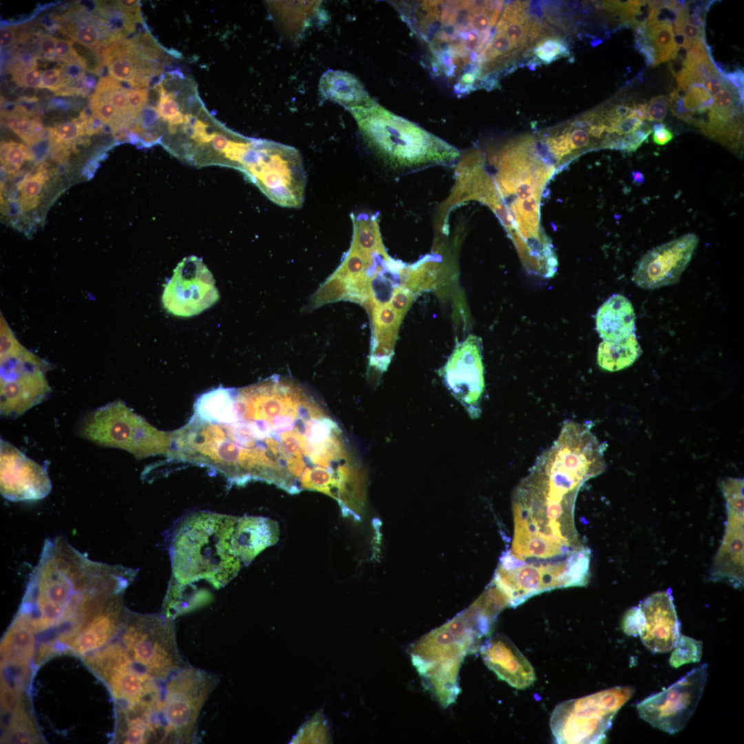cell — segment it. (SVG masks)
Masks as SVG:
<instances>
[{"instance_id":"836d02e7","label":"cell","mask_w":744,"mask_h":744,"mask_svg":"<svg viewBox=\"0 0 744 744\" xmlns=\"http://www.w3.org/2000/svg\"><path fill=\"white\" fill-rule=\"evenodd\" d=\"M8 126L17 134L25 142L33 144L41 139L43 128L37 121L29 116H19L13 113L8 114Z\"/></svg>"},{"instance_id":"db71d44e","label":"cell","mask_w":744,"mask_h":744,"mask_svg":"<svg viewBox=\"0 0 744 744\" xmlns=\"http://www.w3.org/2000/svg\"><path fill=\"white\" fill-rule=\"evenodd\" d=\"M676 34H681L688 39L705 38L704 27L696 28L689 24L674 27Z\"/></svg>"},{"instance_id":"277c9868","label":"cell","mask_w":744,"mask_h":744,"mask_svg":"<svg viewBox=\"0 0 744 744\" xmlns=\"http://www.w3.org/2000/svg\"><path fill=\"white\" fill-rule=\"evenodd\" d=\"M478 3L479 1L396 3L403 20L424 43L425 65L430 73L449 83L458 96L479 89V55L493 33L480 32L475 27L474 14Z\"/></svg>"},{"instance_id":"7402d4cb","label":"cell","mask_w":744,"mask_h":744,"mask_svg":"<svg viewBox=\"0 0 744 744\" xmlns=\"http://www.w3.org/2000/svg\"><path fill=\"white\" fill-rule=\"evenodd\" d=\"M479 650L488 668L510 685L525 689L535 681L532 665L508 637H491L480 645Z\"/></svg>"},{"instance_id":"6da1fadb","label":"cell","mask_w":744,"mask_h":744,"mask_svg":"<svg viewBox=\"0 0 744 744\" xmlns=\"http://www.w3.org/2000/svg\"><path fill=\"white\" fill-rule=\"evenodd\" d=\"M277 378L233 390L222 420L210 425L214 462L231 484L327 492L352 472L347 439L314 397Z\"/></svg>"},{"instance_id":"ab89813d","label":"cell","mask_w":744,"mask_h":744,"mask_svg":"<svg viewBox=\"0 0 744 744\" xmlns=\"http://www.w3.org/2000/svg\"><path fill=\"white\" fill-rule=\"evenodd\" d=\"M414 297V293L406 286L402 285L394 291L389 304L403 318L412 304Z\"/></svg>"},{"instance_id":"be15d7a7","label":"cell","mask_w":744,"mask_h":744,"mask_svg":"<svg viewBox=\"0 0 744 744\" xmlns=\"http://www.w3.org/2000/svg\"><path fill=\"white\" fill-rule=\"evenodd\" d=\"M169 125H173L178 126L180 124L184 123L185 117L184 114L180 112H178L174 116L169 118L167 121Z\"/></svg>"},{"instance_id":"52a82bcc","label":"cell","mask_w":744,"mask_h":744,"mask_svg":"<svg viewBox=\"0 0 744 744\" xmlns=\"http://www.w3.org/2000/svg\"><path fill=\"white\" fill-rule=\"evenodd\" d=\"M79 432L97 445L125 450L139 459L167 455L173 438L172 432L156 428L121 400L87 413Z\"/></svg>"},{"instance_id":"11a10c76","label":"cell","mask_w":744,"mask_h":744,"mask_svg":"<svg viewBox=\"0 0 744 744\" xmlns=\"http://www.w3.org/2000/svg\"><path fill=\"white\" fill-rule=\"evenodd\" d=\"M17 27L9 26L1 29L0 45L1 48H8L16 41Z\"/></svg>"},{"instance_id":"f907efd6","label":"cell","mask_w":744,"mask_h":744,"mask_svg":"<svg viewBox=\"0 0 744 744\" xmlns=\"http://www.w3.org/2000/svg\"><path fill=\"white\" fill-rule=\"evenodd\" d=\"M652 131L653 132L652 141L659 145H664L668 143L674 136L672 131L661 123L654 124Z\"/></svg>"},{"instance_id":"9a60e30c","label":"cell","mask_w":744,"mask_h":744,"mask_svg":"<svg viewBox=\"0 0 744 744\" xmlns=\"http://www.w3.org/2000/svg\"><path fill=\"white\" fill-rule=\"evenodd\" d=\"M219 299L211 271L201 258H185L165 286L162 302L167 312L180 317L198 315Z\"/></svg>"},{"instance_id":"d4e9b609","label":"cell","mask_w":744,"mask_h":744,"mask_svg":"<svg viewBox=\"0 0 744 744\" xmlns=\"http://www.w3.org/2000/svg\"><path fill=\"white\" fill-rule=\"evenodd\" d=\"M635 314L630 301L622 295L615 294L599 309L596 316V329L606 341H619L634 333Z\"/></svg>"},{"instance_id":"d6a6232c","label":"cell","mask_w":744,"mask_h":744,"mask_svg":"<svg viewBox=\"0 0 744 744\" xmlns=\"http://www.w3.org/2000/svg\"><path fill=\"white\" fill-rule=\"evenodd\" d=\"M673 649L669 662L671 666L676 668L701 660L702 642L688 636L680 635Z\"/></svg>"},{"instance_id":"6125c7cd","label":"cell","mask_w":744,"mask_h":744,"mask_svg":"<svg viewBox=\"0 0 744 744\" xmlns=\"http://www.w3.org/2000/svg\"><path fill=\"white\" fill-rule=\"evenodd\" d=\"M631 178L632 183L637 186L641 185L645 181L643 174L637 170L633 171L631 173Z\"/></svg>"},{"instance_id":"30bf717a","label":"cell","mask_w":744,"mask_h":744,"mask_svg":"<svg viewBox=\"0 0 744 744\" xmlns=\"http://www.w3.org/2000/svg\"><path fill=\"white\" fill-rule=\"evenodd\" d=\"M218 681L217 675L189 665L165 681L158 707L159 719L166 732L165 743L195 741L200 712Z\"/></svg>"},{"instance_id":"1f68e13d","label":"cell","mask_w":744,"mask_h":744,"mask_svg":"<svg viewBox=\"0 0 744 744\" xmlns=\"http://www.w3.org/2000/svg\"><path fill=\"white\" fill-rule=\"evenodd\" d=\"M371 308L373 336L397 338L402 318L389 304Z\"/></svg>"},{"instance_id":"e0dca14e","label":"cell","mask_w":744,"mask_h":744,"mask_svg":"<svg viewBox=\"0 0 744 744\" xmlns=\"http://www.w3.org/2000/svg\"><path fill=\"white\" fill-rule=\"evenodd\" d=\"M442 373L448 389L470 415L474 418L479 417L484 389L480 339L470 335L459 343Z\"/></svg>"},{"instance_id":"91938a15","label":"cell","mask_w":744,"mask_h":744,"mask_svg":"<svg viewBox=\"0 0 744 744\" xmlns=\"http://www.w3.org/2000/svg\"><path fill=\"white\" fill-rule=\"evenodd\" d=\"M648 103L633 104L629 117L637 118L641 121L648 119L647 116Z\"/></svg>"},{"instance_id":"74e56055","label":"cell","mask_w":744,"mask_h":744,"mask_svg":"<svg viewBox=\"0 0 744 744\" xmlns=\"http://www.w3.org/2000/svg\"><path fill=\"white\" fill-rule=\"evenodd\" d=\"M85 127L82 123L66 121L50 130V136L56 143H69L74 141L84 133Z\"/></svg>"},{"instance_id":"e575fe53","label":"cell","mask_w":744,"mask_h":744,"mask_svg":"<svg viewBox=\"0 0 744 744\" xmlns=\"http://www.w3.org/2000/svg\"><path fill=\"white\" fill-rule=\"evenodd\" d=\"M533 53L543 63L549 64L567 56L569 50L564 40L557 36H544L535 45Z\"/></svg>"},{"instance_id":"484cf974","label":"cell","mask_w":744,"mask_h":744,"mask_svg":"<svg viewBox=\"0 0 744 744\" xmlns=\"http://www.w3.org/2000/svg\"><path fill=\"white\" fill-rule=\"evenodd\" d=\"M3 664L28 666L35 650L34 632L14 619L1 646Z\"/></svg>"},{"instance_id":"680465c9","label":"cell","mask_w":744,"mask_h":744,"mask_svg":"<svg viewBox=\"0 0 744 744\" xmlns=\"http://www.w3.org/2000/svg\"><path fill=\"white\" fill-rule=\"evenodd\" d=\"M703 84L710 95L714 96L721 88V76L708 78L704 81Z\"/></svg>"},{"instance_id":"5b68a950","label":"cell","mask_w":744,"mask_h":744,"mask_svg":"<svg viewBox=\"0 0 744 744\" xmlns=\"http://www.w3.org/2000/svg\"><path fill=\"white\" fill-rule=\"evenodd\" d=\"M236 517L209 511L186 516L171 541V584L205 580L215 588L229 582L240 568L231 538Z\"/></svg>"},{"instance_id":"3957f363","label":"cell","mask_w":744,"mask_h":744,"mask_svg":"<svg viewBox=\"0 0 744 744\" xmlns=\"http://www.w3.org/2000/svg\"><path fill=\"white\" fill-rule=\"evenodd\" d=\"M136 574L120 565L91 560L63 537L47 539L20 608L39 630L54 629L74 637Z\"/></svg>"},{"instance_id":"e7e4bbea","label":"cell","mask_w":744,"mask_h":744,"mask_svg":"<svg viewBox=\"0 0 744 744\" xmlns=\"http://www.w3.org/2000/svg\"><path fill=\"white\" fill-rule=\"evenodd\" d=\"M167 130L169 134H175L178 131V126L168 124Z\"/></svg>"},{"instance_id":"44dd1931","label":"cell","mask_w":744,"mask_h":744,"mask_svg":"<svg viewBox=\"0 0 744 744\" xmlns=\"http://www.w3.org/2000/svg\"><path fill=\"white\" fill-rule=\"evenodd\" d=\"M130 613L120 594L112 596L85 623L68 650L85 657L102 648L121 634Z\"/></svg>"},{"instance_id":"ffe728a7","label":"cell","mask_w":744,"mask_h":744,"mask_svg":"<svg viewBox=\"0 0 744 744\" xmlns=\"http://www.w3.org/2000/svg\"><path fill=\"white\" fill-rule=\"evenodd\" d=\"M639 608L642 617L639 636L643 645L654 653L672 650L680 637L681 624L671 592H654L645 598Z\"/></svg>"},{"instance_id":"8992f818","label":"cell","mask_w":744,"mask_h":744,"mask_svg":"<svg viewBox=\"0 0 744 744\" xmlns=\"http://www.w3.org/2000/svg\"><path fill=\"white\" fill-rule=\"evenodd\" d=\"M351 112L369 147L393 167L413 169L444 165L459 156L454 146L377 102Z\"/></svg>"},{"instance_id":"816d5d0a","label":"cell","mask_w":744,"mask_h":744,"mask_svg":"<svg viewBox=\"0 0 744 744\" xmlns=\"http://www.w3.org/2000/svg\"><path fill=\"white\" fill-rule=\"evenodd\" d=\"M41 83V73L36 68H32L25 71L22 75L19 85L27 87H40Z\"/></svg>"},{"instance_id":"4dcf8cb0","label":"cell","mask_w":744,"mask_h":744,"mask_svg":"<svg viewBox=\"0 0 744 744\" xmlns=\"http://www.w3.org/2000/svg\"><path fill=\"white\" fill-rule=\"evenodd\" d=\"M438 267L431 260H423L406 269L404 285L418 293L432 287L437 279Z\"/></svg>"},{"instance_id":"83f0119b","label":"cell","mask_w":744,"mask_h":744,"mask_svg":"<svg viewBox=\"0 0 744 744\" xmlns=\"http://www.w3.org/2000/svg\"><path fill=\"white\" fill-rule=\"evenodd\" d=\"M353 234L351 245L368 254H386L382 244L378 218L374 215L351 214Z\"/></svg>"},{"instance_id":"c3c4849f","label":"cell","mask_w":744,"mask_h":744,"mask_svg":"<svg viewBox=\"0 0 744 744\" xmlns=\"http://www.w3.org/2000/svg\"><path fill=\"white\" fill-rule=\"evenodd\" d=\"M192 127L193 132L190 138L199 145L211 142L216 134V132L208 133V125L200 119H196Z\"/></svg>"},{"instance_id":"603a6c76","label":"cell","mask_w":744,"mask_h":744,"mask_svg":"<svg viewBox=\"0 0 744 744\" xmlns=\"http://www.w3.org/2000/svg\"><path fill=\"white\" fill-rule=\"evenodd\" d=\"M278 522L262 516H244L237 518L231 547L234 554L245 564H249L267 547L279 539Z\"/></svg>"},{"instance_id":"f546056e","label":"cell","mask_w":744,"mask_h":744,"mask_svg":"<svg viewBox=\"0 0 744 744\" xmlns=\"http://www.w3.org/2000/svg\"><path fill=\"white\" fill-rule=\"evenodd\" d=\"M340 300L354 301L353 291L349 282L334 272L313 294L309 308L313 309Z\"/></svg>"},{"instance_id":"5bb4252c","label":"cell","mask_w":744,"mask_h":744,"mask_svg":"<svg viewBox=\"0 0 744 744\" xmlns=\"http://www.w3.org/2000/svg\"><path fill=\"white\" fill-rule=\"evenodd\" d=\"M707 676L706 663L694 668L668 688L639 702V717L668 734L681 731L699 704Z\"/></svg>"},{"instance_id":"8fae6325","label":"cell","mask_w":744,"mask_h":744,"mask_svg":"<svg viewBox=\"0 0 744 744\" xmlns=\"http://www.w3.org/2000/svg\"><path fill=\"white\" fill-rule=\"evenodd\" d=\"M471 653L469 646L445 624L420 638L410 649L413 665L424 687L444 707L454 703L459 693L460 666Z\"/></svg>"},{"instance_id":"9f6ffc18","label":"cell","mask_w":744,"mask_h":744,"mask_svg":"<svg viewBox=\"0 0 744 744\" xmlns=\"http://www.w3.org/2000/svg\"><path fill=\"white\" fill-rule=\"evenodd\" d=\"M676 81L680 90L685 92L692 84L696 83L692 74L685 68H683L676 75Z\"/></svg>"},{"instance_id":"ac0fdd59","label":"cell","mask_w":744,"mask_h":744,"mask_svg":"<svg viewBox=\"0 0 744 744\" xmlns=\"http://www.w3.org/2000/svg\"><path fill=\"white\" fill-rule=\"evenodd\" d=\"M0 488L10 501L38 500L50 493L52 484L46 468L1 439Z\"/></svg>"},{"instance_id":"f6af8a7d","label":"cell","mask_w":744,"mask_h":744,"mask_svg":"<svg viewBox=\"0 0 744 744\" xmlns=\"http://www.w3.org/2000/svg\"><path fill=\"white\" fill-rule=\"evenodd\" d=\"M126 94L129 110L134 114H139L147 103V90H128Z\"/></svg>"},{"instance_id":"8d00e7d4","label":"cell","mask_w":744,"mask_h":744,"mask_svg":"<svg viewBox=\"0 0 744 744\" xmlns=\"http://www.w3.org/2000/svg\"><path fill=\"white\" fill-rule=\"evenodd\" d=\"M48 174L45 169H39L19 185L21 199L40 198V193L48 180Z\"/></svg>"},{"instance_id":"2e32d148","label":"cell","mask_w":744,"mask_h":744,"mask_svg":"<svg viewBox=\"0 0 744 744\" xmlns=\"http://www.w3.org/2000/svg\"><path fill=\"white\" fill-rule=\"evenodd\" d=\"M727 502L725 535L711 568L713 581L734 586L743 584V480L729 478L721 483Z\"/></svg>"},{"instance_id":"681fc988","label":"cell","mask_w":744,"mask_h":744,"mask_svg":"<svg viewBox=\"0 0 744 744\" xmlns=\"http://www.w3.org/2000/svg\"><path fill=\"white\" fill-rule=\"evenodd\" d=\"M39 49L42 57L50 61H57L55 37L49 34L41 36L39 41Z\"/></svg>"},{"instance_id":"f35d334b","label":"cell","mask_w":744,"mask_h":744,"mask_svg":"<svg viewBox=\"0 0 744 744\" xmlns=\"http://www.w3.org/2000/svg\"><path fill=\"white\" fill-rule=\"evenodd\" d=\"M90 106L93 114L105 123H112L119 117L118 111L112 104L94 94Z\"/></svg>"},{"instance_id":"d590c367","label":"cell","mask_w":744,"mask_h":744,"mask_svg":"<svg viewBox=\"0 0 744 744\" xmlns=\"http://www.w3.org/2000/svg\"><path fill=\"white\" fill-rule=\"evenodd\" d=\"M30 158L29 149L15 142L3 143L1 147V162L9 172L19 169Z\"/></svg>"},{"instance_id":"4316f807","label":"cell","mask_w":744,"mask_h":744,"mask_svg":"<svg viewBox=\"0 0 744 744\" xmlns=\"http://www.w3.org/2000/svg\"><path fill=\"white\" fill-rule=\"evenodd\" d=\"M641 353V347L633 333L621 340L601 342L598 347L597 362L604 370L617 371L631 366Z\"/></svg>"},{"instance_id":"d6986e66","label":"cell","mask_w":744,"mask_h":744,"mask_svg":"<svg viewBox=\"0 0 744 744\" xmlns=\"http://www.w3.org/2000/svg\"><path fill=\"white\" fill-rule=\"evenodd\" d=\"M699 238L688 234L648 251L639 261L632 280L639 287L654 289L679 281L697 247Z\"/></svg>"},{"instance_id":"7dc6e473","label":"cell","mask_w":744,"mask_h":744,"mask_svg":"<svg viewBox=\"0 0 744 744\" xmlns=\"http://www.w3.org/2000/svg\"><path fill=\"white\" fill-rule=\"evenodd\" d=\"M40 87L47 88L52 91H58L63 87L61 69L53 68L43 71L41 73V83Z\"/></svg>"},{"instance_id":"f1b7e54d","label":"cell","mask_w":744,"mask_h":744,"mask_svg":"<svg viewBox=\"0 0 744 744\" xmlns=\"http://www.w3.org/2000/svg\"><path fill=\"white\" fill-rule=\"evenodd\" d=\"M648 38L655 55V65L674 58L678 47L670 21L648 28Z\"/></svg>"},{"instance_id":"ee69618b","label":"cell","mask_w":744,"mask_h":744,"mask_svg":"<svg viewBox=\"0 0 744 744\" xmlns=\"http://www.w3.org/2000/svg\"><path fill=\"white\" fill-rule=\"evenodd\" d=\"M669 103L668 98L660 95L652 98L647 107L648 121H663L668 114Z\"/></svg>"},{"instance_id":"94428289","label":"cell","mask_w":744,"mask_h":744,"mask_svg":"<svg viewBox=\"0 0 744 744\" xmlns=\"http://www.w3.org/2000/svg\"><path fill=\"white\" fill-rule=\"evenodd\" d=\"M229 141L227 137L222 134L216 133V136L211 141V145L214 149L220 153L225 152Z\"/></svg>"},{"instance_id":"7c38bea8","label":"cell","mask_w":744,"mask_h":744,"mask_svg":"<svg viewBox=\"0 0 744 744\" xmlns=\"http://www.w3.org/2000/svg\"><path fill=\"white\" fill-rule=\"evenodd\" d=\"M255 163L241 170L273 202L286 207L302 205L306 175L298 151L293 147L258 140Z\"/></svg>"},{"instance_id":"60d3db41","label":"cell","mask_w":744,"mask_h":744,"mask_svg":"<svg viewBox=\"0 0 744 744\" xmlns=\"http://www.w3.org/2000/svg\"><path fill=\"white\" fill-rule=\"evenodd\" d=\"M158 91L159 99L156 109L160 117L165 121H167L180 112V107L174 99L175 95L174 93H167L162 85H160Z\"/></svg>"},{"instance_id":"cb8c5ba5","label":"cell","mask_w":744,"mask_h":744,"mask_svg":"<svg viewBox=\"0 0 744 744\" xmlns=\"http://www.w3.org/2000/svg\"><path fill=\"white\" fill-rule=\"evenodd\" d=\"M320 94L349 111L371 107L375 102L360 81L352 74L339 70H328L319 81Z\"/></svg>"},{"instance_id":"7bdbcfd3","label":"cell","mask_w":744,"mask_h":744,"mask_svg":"<svg viewBox=\"0 0 744 744\" xmlns=\"http://www.w3.org/2000/svg\"><path fill=\"white\" fill-rule=\"evenodd\" d=\"M642 617L639 608L633 607L629 609L624 614L621 627L623 632L630 636H639L641 629Z\"/></svg>"},{"instance_id":"f5cc1de1","label":"cell","mask_w":744,"mask_h":744,"mask_svg":"<svg viewBox=\"0 0 744 744\" xmlns=\"http://www.w3.org/2000/svg\"><path fill=\"white\" fill-rule=\"evenodd\" d=\"M139 114L141 123L145 127H154L158 124L160 115L156 107H144Z\"/></svg>"},{"instance_id":"ba28073f","label":"cell","mask_w":744,"mask_h":744,"mask_svg":"<svg viewBox=\"0 0 744 744\" xmlns=\"http://www.w3.org/2000/svg\"><path fill=\"white\" fill-rule=\"evenodd\" d=\"M634 688L618 686L564 701L552 711L550 725L558 743H600Z\"/></svg>"},{"instance_id":"7a4b0ae2","label":"cell","mask_w":744,"mask_h":744,"mask_svg":"<svg viewBox=\"0 0 744 744\" xmlns=\"http://www.w3.org/2000/svg\"><path fill=\"white\" fill-rule=\"evenodd\" d=\"M603 452L584 424L566 422L515 489V527L567 548L581 545L573 521L575 502L583 483L604 471Z\"/></svg>"},{"instance_id":"4fadbf2b","label":"cell","mask_w":744,"mask_h":744,"mask_svg":"<svg viewBox=\"0 0 744 744\" xmlns=\"http://www.w3.org/2000/svg\"><path fill=\"white\" fill-rule=\"evenodd\" d=\"M0 358V413L17 418L51 393L45 375L48 364L21 343Z\"/></svg>"},{"instance_id":"b9f144b4","label":"cell","mask_w":744,"mask_h":744,"mask_svg":"<svg viewBox=\"0 0 744 744\" xmlns=\"http://www.w3.org/2000/svg\"><path fill=\"white\" fill-rule=\"evenodd\" d=\"M252 139L246 138L241 141H229L227 147L225 151V157L234 164V167L240 169L242 158L251 145Z\"/></svg>"},{"instance_id":"6f0895ef","label":"cell","mask_w":744,"mask_h":744,"mask_svg":"<svg viewBox=\"0 0 744 744\" xmlns=\"http://www.w3.org/2000/svg\"><path fill=\"white\" fill-rule=\"evenodd\" d=\"M724 78L736 89L743 91V73L741 70L723 74Z\"/></svg>"},{"instance_id":"bcb514c9","label":"cell","mask_w":744,"mask_h":744,"mask_svg":"<svg viewBox=\"0 0 744 744\" xmlns=\"http://www.w3.org/2000/svg\"><path fill=\"white\" fill-rule=\"evenodd\" d=\"M56 55L57 61H61L65 63L81 58L75 51L72 42L57 38H56Z\"/></svg>"},{"instance_id":"9c48e42d","label":"cell","mask_w":744,"mask_h":744,"mask_svg":"<svg viewBox=\"0 0 744 744\" xmlns=\"http://www.w3.org/2000/svg\"><path fill=\"white\" fill-rule=\"evenodd\" d=\"M121 634L134 664L158 681L188 665L178 648L174 623L163 614L130 612Z\"/></svg>"}]
</instances>
